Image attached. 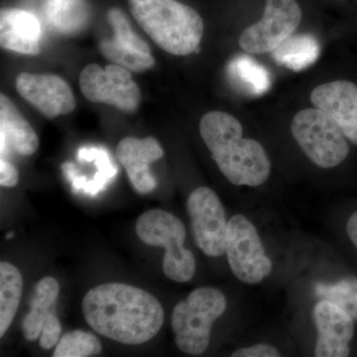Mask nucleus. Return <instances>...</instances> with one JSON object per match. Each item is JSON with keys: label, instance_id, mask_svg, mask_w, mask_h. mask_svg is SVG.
I'll use <instances>...</instances> for the list:
<instances>
[{"label": "nucleus", "instance_id": "nucleus-17", "mask_svg": "<svg viewBox=\"0 0 357 357\" xmlns=\"http://www.w3.org/2000/svg\"><path fill=\"white\" fill-rule=\"evenodd\" d=\"M42 27L38 18L23 9H6L0 16V44L6 50L25 55L41 52Z\"/></svg>", "mask_w": 357, "mask_h": 357}, {"label": "nucleus", "instance_id": "nucleus-19", "mask_svg": "<svg viewBox=\"0 0 357 357\" xmlns=\"http://www.w3.org/2000/svg\"><path fill=\"white\" fill-rule=\"evenodd\" d=\"M227 76L237 91L249 96L264 95L272 83L269 70L248 55H238L230 60Z\"/></svg>", "mask_w": 357, "mask_h": 357}, {"label": "nucleus", "instance_id": "nucleus-12", "mask_svg": "<svg viewBox=\"0 0 357 357\" xmlns=\"http://www.w3.org/2000/svg\"><path fill=\"white\" fill-rule=\"evenodd\" d=\"M18 93L47 119L69 114L76 107L72 89L62 77L21 73L16 77Z\"/></svg>", "mask_w": 357, "mask_h": 357}, {"label": "nucleus", "instance_id": "nucleus-24", "mask_svg": "<svg viewBox=\"0 0 357 357\" xmlns=\"http://www.w3.org/2000/svg\"><path fill=\"white\" fill-rule=\"evenodd\" d=\"M102 344L93 333L74 331L61 338L54 357H89L102 352Z\"/></svg>", "mask_w": 357, "mask_h": 357}, {"label": "nucleus", "instance_id": "nucleus-2", "mask_svg": "<svg viewBox=\"0 0 357 357\" xmlns=\"http://www.w3.org/2000/svg\"><path fill=\"white\" fill-rule=\"evenodd\" d=\"M199 133L211 157L231 184L258 187L271 173V162L259 142L243 138L241 121L223 112H208L199 122Z\"/></svg>", "mask_w": 357, "mask_h": 357}, {"label": "nucleus", "instance_id": "nucleus-16", "mask_svg": "<svg viewBox=\"0 0 357 357\" xmlns=\"http://www.w3.org/2000/svg\"><path fill=\"white\" fill-rule=\"evenodd\" d=\"M163 156V148L154 137H126L116 147L119 163L126 169L134 189L140 194H148L156 188L149 165Z\"/></svg>", "mask_w": 357, "mask_h": 357}, {"label": "nucleus", "instance_id": "nucleus-3", "mask_svg": "<svg viewBox=\"0 0 357 357\" xmlns=\"http://www.w3.org/2000/svg\"><path fill=\"white\" fill-rule=\"evenodd\" d=\"M140 27L167 53L187 56L198 50L204 21L192 7L176 0H128Z\"/></svg>", "mask_w": 357, "mask_h": 357}, {"label": "nucleus", "instance_id": "nucleus-26", "mask_svg": "<svg viewBox=\"0 0 357 357\" xmlns=\"http://www.w3.org/2000/svg\"><path fill=\"white\" fill-rule=\"evenodd\" d=\"M20 174L15 167L6 160L0 161V185L2 187L13 188L17 185Z\"/></svg>", "mask_w": 357, "mask_h": 357}, {"label": "nucleus", "instance_id": "nucleus-22", "mask_svg": "<svg viewBox=\"0 0 357 357\" xmlns=\"http://www.w3.org/2000/svg\"><path fill=\"white\" fill-rule=\"evenodd\" d=\"M22 290L20 270L10 263H0V337L6 335L15 318Z\"/></svg>", "mask_w": 357, "mask_h": 357}, {"label": "nucleus", "instance_id": "nucleus-9", "mask_svg": "<svg viewBox=\"0 0 357 357\" xmlns=\"http://www.w3.org/2000/svg\"><path fill=\"white\" fill-rule=\"evenodd\" d=\"M302 20L297 0H266L261 20L249 26L239 38V46L251 54L271 53L292 36Z\"/></svg>", "mask_w": 357, "mask_h": 357}, {"label": "nucleus", "instance_id": "nucleus-10", "mask_svg": "<svg viewBox=\"0 0 357 357\" xmlns=\"http://www.w3.org/2000/svg\"><path fill=\"white\" fill-rule=\"evenodd\" d=\"M187 210L198 248L210 257L225 255L229 222L218 195L210 188L199 187L190 195Z\"/></svg>", "mask_w": 357, "mask_h": 357}, {"label": "nucleus", "instance_id": "nucleus-4", "mask_svg": "<svg viewBox=\"0 0 357 357\" xmlns=\"http://www.w3.org/2000/svg\"><path fill=\"white\" fill-rule=\"evenodd\" d=\"M227 303L220 290L198 288L178 303L172 314L176 344L185 354L201 356L208 349L211 328L227 310Z\"/></svg>", "mask_w": 357, "mask_h": 357}, {"label": "nucleus", "instance_id": "nucleus-8", "mask_svg": "<svg viewBox=\"0 0 357 357\" xmlns=\"http://www.w3.org/2000/svg\"><path fill=\"white\" fill-rule=\"evenodd\" d=\"M79 88L91 102L105 103L126 112L139 107V86L130 70L119 65H107L105 69L96 64L86 66L79 76Z\"/></svg>", "mask_w": 357, "mask_h": 357}, {"label": "nucleus", "instance_id": "nucleus-21", "mask_svg": "<svg viewBox=\"0 0 357 357\" xmlns=\"http://www.w3.org/2000/svg\"><path fill=\"white\" fill-rule=\"evenodd\" d=\"M277 64L294 72L306 70L318 60L321 45L311 34H293L271 52Z\"/></svg>", "mask_w": 357, "mask_h": 357}, {"label": "nucleus", "instance_id": "nucleus-20", "mask_svg": "<svg viewBox=\"0 0 357 357\" xmlns=\"http://www.w3.org/2000/svg\"><path fill=\"white\" fill-rule=\"evenodd\" d=\"M89 7L86 0H46L44 16L54 30L63 35H75L88 24Z\"/></svg>", "mask_w": 357, "mask_h": 357}, {"label": "nucleus", "instance_id": "nucleus-7", "mask_svg": "<svg viewBox=\"0 0 357 357\" xmlns=\"http://www.w3.org/2000/svg\"><path fill=\"white\" fill-rule=\"evenodd\" d=\"M225 253L232 273L243 283H260L271 273L272 261L257 229L243 215H234L229 220Z\"/></svg>", "mask_w": 357, "mask_h": 357}, {"label": "nucleus", "instance_id": "nucleus-27", "mask_svg": "<svg viewBox=\"0 0 357 357\" xmlns=\"http://www.w3.org/2000/svg\"><path fill=\"white\" fill-rule=\"evenodd\" d=\"M347 231L349 238L357 249V211L352 213L347 225Z\"/></svg>", "mask_w": 357, "mask_h": 357}, {"label": "nucleus", "instance_id": "nucleus-25", "mask_svg": "<svg viewBox=\"0 0 357 357\" xmlns=\"http://www.w3.org/2000/svg\"><path fill=\"white\" fill-rule=\"evenodd\" d=\"M232 357H279L280 352L271 344H255L252 347L237 349L231 354Z\"/></svg>", "mask_w": 357, "mask_h": 357}, {"label": "nucleus", "instance_id": "nucleus-28", "mask_svg": "<svg viewBox=\"0 0 357 357\" xmlns=\"http://www.w3.org/2000/svg\"><path fill=\"white\" fill-rule=\"evenodd\" d=\"M14 236L13 232H9L8 236H6V238H10Z\"/></svg>", "mask_w": 357, "mask_h": 357}, {"label": "nucleus", "instance_id": "nucleus-15", "mask_svg": "<svg viewBox=\"0 0 357 357\" xmlns=\"http://www.w3.org/2000/svg\"><path fill=\"white\" fill-rule=\"evenodd\" d=\"M311 102L338 124L345 137L357 146V86L349 81H333L312 89Z\"/></svg>", "mask_w": 357, "mask_h": 357}, {"label": "nucleus", "instance_id": "nucleus-14", "mask_svg": "<svg viewBox=\"0 0 357 357\" xmlns=\"http://www.w3.org/2000/svg\"><path fill=\"white\" fill-rule=\"evenodd\" d=\"M312 317L318 330L314 356H349V342L354 335V319L337 305L326 300L317 303Z\"/></svg>", "mask_w": 357, "mask_h": 357}, {"label": "nucleus", "instance_id": "nucleus-11", "mask_svg": "<svg viewBox=\"0 0 357 357\" xmlns=\"http://www.w3.org/2000/svg\"><path fill=\"white\" fill-rule=\"evenodd\" d=\"M107 20L114 29V37L100 42L103 57L131 72L152 69L155 60L150 47L134 31L126 14L114 7L109 9Z\"/></svg>", "mask_w": 357, "mask_h": 357}, {"label": "nucleus", "instance_id": "nucleus-23", "mask_svg": "<svg viewBox=\"0 0 357 357\" xmlns=\"http://www.w3.org/2000/svg\"><path fill=\"white\" fill-rule=\"evenodd\" d=\"M314 294L319 299L337 305L357 321L356 277H345L335 284L317 283Z\"/></svg>", "mask_w": 357, "mask_h": 357}, {"label": "nucleus", "instance_id": "nucleus-6", "mask_svg": "<svg viewBox=\"0 0 357 357\" xmlns=\"http://www.w3.org/2000/svg\"><path fill=\"white\" fill-rule=\"evenodd\" d=\"M291 132L312 163L333 168L347 159L349 145L335 119L323 109H306L294 116Z\"/></svg>", "mask_w": 357, "mask_h": 357}, {"label": "nucleus", "instance_id": "nucleus-13", "mask_svg": "<svg viewBox=\"0 0 357 357\" xmlns=\"http://www.w3.org/2000/svg\"><path fill=\"white\" fill-rule=\"evenodd\" d=\"M60 293L58 281L45 277L35 286L30 300V311L26 314L22 331L26 340L34 342L40 337V347L50 349L59 342L62 326L55 314L56 301Z\"/></svg>", "mask_w": 357, "mask_h": 357}, {"label": "nucleus", "instance_id": "nucleus-5", "mask_svg": "<svg viewBox=\"0 0 357 357\" xmlns=\"http://www.w3.org/2000/svg\"><path fill=\"white\" fill-rule=\"evenodd\" d=\"M135 229L147 245L165 248L163 271L169 279L178 283L191 280L196 272V258L184 248V223L168 211L151 210L140 215Z\"/></svg>", "mask_w": 357, "mask_h": 357}, {"label": "nucleus", "instance_id": "nucleus-18", "mask_svg": "<svg viewBox=\"0 0 357 357\" xmlns=\"http://www.w3.org/2000/svg\"><path fill=\"white\" fill-rule=\"evenodd\" d=\"M0 134L2 155L7 145L22 156H30L38 149V136L34 129L3 93L0 96Z\"/></svg>", "mask_w": 357, "mask_h": 357}, {"label": "nucleus", "instance_id": "nucleus-1", "mask_svg": "<svg viewBox=\"0 0 357 357\" xmlns=\"http://www.w3.org/2000/svg\"><path fill=\"white\" fill-rule=\"evenodd\" d=\"M83 312L93 330L123 344H141L155 337L164 323L158 300L143 289L107 283L89 290Z\"/></svg>", "mask_w": 357, "mask_h": 357}]
</instances>
